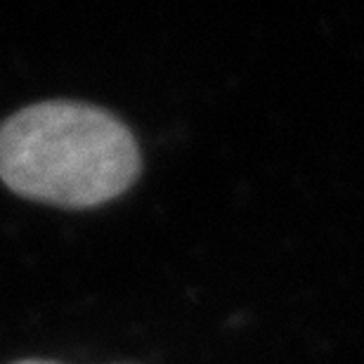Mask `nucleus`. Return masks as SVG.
Instances as JSON below:
<instances>
[{"mask_svg": "<svg viewBox=\"0 0 364 364\" xmlns=\"http://www.w3.org/2000/svg\"><path fill=\"white\" fill-rule=\"evenodd\" d=\"M140 171L135 135L102 107L48 100L0 123V180L24 199L92 208L133 187Z\"/></svg>", "mask_w": 364, "mask_h": 364, "instance_id": "f257e3e1", "label": "nucleus"}, {"mask_svg": "<svg viewBox=\"0 0 364 364\" xmlns=\"http://www.w3.org/2000/svg\"><path fill=\"white\" fill-rule=\"evenodd\" d=\"M19 364H50V362H19Z\"/></svg>", "mask_w": 364, "mask_h": 364, "instance_id": "f03ea898", "label": "nucleus"}]
</instances>
